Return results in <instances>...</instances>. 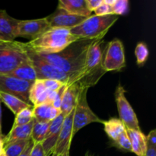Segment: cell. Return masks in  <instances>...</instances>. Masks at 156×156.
<instances>
[{"label":"cell","mask_w":156,"mask_h":156,"mask_svg":"<svg viewBox=\"0 0 156 156\" xmlns=\"http://www.w3.org/2000/svg\"><path fill=\"white\" fill-rule=\"evenodd\" d=\"M95 40H78L57 53L38 55L46 62L65 72L70 77L69 84L74 83L83 72L88 49Z\"/></svg>","instance_id":"1"},{"label":"cell","mask_w":156,"mask_h":156,"mask_svg":"<svg viewBox=\"0 0 156 156\" xmlns=\"http://www.w3.org/2000/svg\"><path fill=\"white\" fill-rule=\"evenodd\" d=\"M78 40L80 38L72 34L70 29L50 27L38 37L25 43V45L37 54L49 55L62 51Z\"/></svg>","instance_id":"2"},{"label":"cell","mask_w":156,"mask_h":156,"mask_svg":"<svg viewBox=\"0 0 156 156\" xmlns=\"http://www.w3.org/2000/svg\"><path fill=\"white\" fill-rule=\"evenodd\" d=\"M107 45L108 43L102 39H97L89 47L83 72L76 82L80 88H89L94 86L107 73L104 68Z\"/></svg>","instance_id":"3"},{"label":"cell","mask_w":156,"mask_h":156,"mask_svg":"<svg viewBox=\"0 0 156 156\" xmlns=\"http://www.w3.org/2000/svg\"><path fill=\"white\" fill-rule=\"evenodd\" d=\"M118 18L119 16L115 15H91L80 24L70 29V31L80 39H102Z\"/></svg>","instance_id":"4"},{"label":"cell","mask_w":156,"mask_h":156,"mask_svg":"<svg viewBox=\"0 0 156 156\" xmlns=\"http://www.w3.org/2000/svg\"><path fill=\"white\" fill-rule=\"evenodd\" d=\"M27 60L29 56L25 43L0 41V75H9Z\"/></svg>","instance_id":"5"},{"label":"cell","mask_w":156,"mask_h":156,"mask_svg":"<svg viewBox=\"0 0 156 156\" xmlns=\"http://www.w3.org/2000/svg\"><path fill=\"white\" fill-rule=\"evenodd\" d=\"M88 88H81L73 115V136H74L81 129L92 123H104L105 120L99 118L90 108L87 101Z\"/></svg>","instance_id":"6"},{"label":"cell","mask_w":156,"mask_h":156,"mask_svg":"<svg viewBox=\"0 0 156 156\" xmlns=\"http://www.w3.org/2000/svg\"><path fill=\"white\" fill-rule=\"evenodd\" d=\"M27 54L37 73V79H54L69 85L70 77L58 67L46 62L38 54L27 48Z\"/></svg>","instance_id":"7"},{"label":"cell","mask_w":156,"mask_h":156,"mask_svg":"<svg viewBox=\"0 0 156 156\" xmlns=\"http://www.w3.org/2000/svg\"><path fill=\"white\" fill-rule=\"evenodd\" d=\"M120 120L126 129L141 131L136 114L126 98V91L120 84L117 85L114 92Z\"/></svg>","instance_id":"8"},{"label":"cell","mask_w":156,"mask_h":156,"mask_svg":"<svg viewBox=\"0 0 156 156\" xmlns=\"http://www.w3.org/2000/svg\"><path fill=\"white\" fill-rule=\"evenodd\" d=\"M32 84L9 75H0V91L15 96L30 105L29 91Z\"/></svg>","instance_id":"9"},{"label":"cell","mask_w":156,"mask_h":156,"mask_svg":"<svg viewBox=\"0 0 156 156\" xmlns=\"http://www.w3.org/2000/svg\"><path fill=\"white\" fill-rule=\"evenodd\" d=\"M126 66L124 47L122 41L114 39L108 43L104 57V68L106 72L120 71Z\"/></svg>","instance_id":"10"},{"label":"cell","mask_w":156,"mask_h":156,"mask_svg":"<svg viewBox=\"0 0 156 156\" xmlns=\"http://www.w3.org/2000/svg\"><path fill=\"white\" fill-rule=\"evenodd\" d=\"M47 18L33 20H20L18 26V37H24L30 41L38 37L50 28Z\"/></svg>","instance_id":"11"},{"label":"cell","mask_w":156,"mask_h":156,"mask_svg":"<svg viewBox=\"0 0 156 156\" xmlns=\"http://www.w3.org/2000/svg\"><path fill=\"white\" fill-rule=\"evenodd\" d=\"M74 110H73L64 118L60 133H59V138L56 142L54 152H53V154H55V155H59L65 153H69L72 140H73V129Z\"/></svg>","instance_id":"12"},{"label":"cell","mask_w":156,"mask_h":156,"mask_svg":"<svg viewBox=\"0 0 156 156\" xmlns=\"http://www.w3.org/2000/svg\"><path fill=\"white\" fill-rule=\"evenodd\" d=\"M46 18L50 27H62V28L71 29L83 22L87 17L71 15L57 7L56 10L53 14Z\"/></svg>","instance_id":"13"},{"label":"cell","mask_w":156,"mask_h":156,"mask_svg":"<svg viewBox=\"0 0 156 156\" xmlns=\"http://www.w3.org/2000/svg\"><path fill=\"white\" fill-rule=\"evenodd\" d=\"M65 117L66 116L62 113H60V114L57 117L50 122L45 138L44 141L41 143L45 156H50L53 154L56 142L59 138L62 122Z\"/></svg>","instance_id":"14"},{"label":"cell","mask_w":156,"mask_h":156,"mask_svg":"<svg viewBox=\"0 0 156 156\" xmlns=\"http://www.w3.org/2000/svg\"><path fill=\"white\" fill-rule=\"evenodd\" d=\"M56 91H49L44 85L42 79H36L30 88L29 100L33 107L44 103L52 105Z\"/></svg>","instance_id":"15"},{"label":"cell","mask_w":156,"mask_h":156,"mask_svg":"<svg viewBox=\"0 0 156 156\" xmlns=\"http://www.w3.org/2000/svg\"><path fill=\"white\" fill-rule=\"evenodd\" d=\"M19 21L11 17L5 10H0V41H13L18 37Z\"/></svg>","instance_id":"16"},{"label":"cell","mask_w":156,"mask_h":156,"mask_svg":"<svg viewBox=\"0 0 156 156\" xmlns=\"http://www.w3.org/2000/svg\"><path fill=\"white\" fill-rule=\"evenodd\" d=\"M80 89L79 85L76 82L66 85L60 106L61 113L65 116L68 115L76 108Z\"/></svg>","instance_id":"17"},{"label":"cell","mask_w":156,"mask_h":156,"mask_svg":"<svg viewBox=\"0 0 156 156\" xmlns=\"http://www.w3.org/2000/svg\"><path fill=\"white\" fill-rule=\"evenodd\" d=\"M34 122L35 120L34 119L32 121H30L27 124L16 126V127H12L10 132L8 133V135L5 136L3 139L4 147L9 144L17 141H20V140H30L32 128H33Z\"/></svg>","instance_id":"18"},{"label":"cell","mask_w":156,"mask_h":156,"mask_svg":"<svg viewBox=\"0 0 156 156\" xmlns=\"http://www.w3.org/2000/svg\"><path fill=\"white\" fill-rule=\"evenodd\" d=\"M58 8L66 11L71 15L82 17L91 16L90 12L86 6L85 0H59Z\"/></svg>","instance_id":"19"},{"label":"cell","mask_w":156,"mask_h":156,"mask_svg":"<svg viewBox=\"0 0 156 156\" xmlns=\"http://www.w3.org/2000/svg\"><path fill=\"white\" fill-rule=\"evenodd\" d=\"M60 110L56 109L52 105L41 104L33 108L34 118L38 122H51L60 114Z\"/></svg>","instance_id":"20"},{"label":"cell","mask_w":156,"mask_h":156,"mask_svg":"<svg viewBox=\"0 0 156 156\" xmlns=\"http://www.w3.org/2000/svg\"><path fill=\"white\" fill-rule=\"evenodd\" d=\"M132 148V152L137 156H144L146 149V136L142 131L126 129Z\"/></svg>","instance_id":"21"},{"label":"cell","mask_w":156,"mask_h":156,"mask_svg":"<svg viewBox=\"0 0 156 156\" xmlns=\"http://www.w3.org/2000/svg\"><path fill=\"white\" fill-rule=\"evenodd\" d=\"M9 75L21 79V80L30 82H34L37 79L36 71H35L33 63L30 61V58H29V60L26 61V62H23L21 65L18 66L16 69H15Z\"/></svg>","instance_id":"22"},{"label":"cell","mask_w":156,"mask_h":156,"mask_svg":"<svg viewBox=\"0 0 156 156\" xmlns=\"http://www.w3.org/2000/svg\"><path fill=\"white\" fill-rule=\"evenodd\" d=\"M103 124L105 126V133L113 142L116 141L120 134L126 130V127L121 120L115 117H112L108 120H106L104 122Z\"/></svg>","instance_id":"23"},{"label":"cell","mask_w":156,"mask_h":156,"mask_svg":"<svg viewBox=\"0 0 156 156\" xmlns=\"http://www.w3.org/2000/svg\"><path fill=\"white\" fill-rule=\"evenodd\" d=\"M0 100H1L2 103H4L15 115L18 114L20 111L25 108L33 107L30 105H27V103L15 96L2 92V91H0Z\"/></svg>","instance_id":"24"},{"label":"cell","mask_w":156,"mask_h":156,"mask_svg":"<svg viewBox=\"0 0 156 156\" xmlns=\"http://www.w3.org/2000/svg\"><path fill=\"white\" fill-rule=\"evenodd\" d=\"M50 123V122L47 123V122H38L35 120L32 128L31 136H30V139L34 144L42 143L44 141L46 134L48 131Z\"/></svg>","instance_id":"25"},{"label":"cell","mask_w":156,"mask_h":156,"mask_svg":"<svg viewBox=\"0 0 156 156\" xmlns=\"http://www.w3.org/2000/svg\"><path fill=\"white\" fill-rule=\"evenodd\" d=\"M30 140H20V141L15 142L5 146L3 149L5 156H19L25 150Z\"/></svg>","instance_id":"26"},{"label":"cell","mask_w":156,"mask_h":156,"mask_svg":"<svg viewBox=\"0 0 156 156\" xmlns=\"http://www.w3.org/2000/svg\"><path fill=\"white\" fill-rule=\"evenodd\" d=\"M33 108L34 107L27 108L16 114L12 127L26 125L32 121L34 119L33 114Z\"/></svg>","instance_id":"27"},{"label":"cell","mask_w":156,"mask_h":156,"mask_svg":"<svg viewBox=\"0 0 156 156\" xmlns=\"http://www.w3.org/2000/svg\"><path fill=\"white\" fill-rule=\"evenodd\" d=\"M149 51L147 45L143 42L137 44L135 49V56L136 58V63L139 66H143L149 57Z\"/></svg>","instance_id":"28"},{"label":"cell","mask_w":156,"mask_h":156,"mask_svg":"<svg viewBox=\"0 0 156 156\" xmlns=\"http://www.w3.org/2000/svg\"><path fill=\"white\" fill-rule=\"evenodd\" d=\"M113 143H114V146L118 149L126 151V152H132L131 143L127 133H126V130H125L123 133L120 134V136L117 139V140L113 142Z\"/></svg>","instance_id":"29"},{"label":"cell","mask_w":156,"mask_h":156,"mask_svg":"<svg viewBox=\"0 0 156 156\" xmlns=\"http://www.w3.org/2000/svg\"><path fill=\"white\" fill-rule=\"evenodd\" d=\"M112 14L119 16L125 15L129 11V1L128 0H116L114 4L111 6Z\"/></svg>","instance_id":"30"},{"label":"cell","mask_w":156,"mask_h":156,"mask_svg":"<svg viewBox=\"0 0 156 156\" xmlns=\"http://www.w3.org/2000/svg\"><path fill=\"white\" fill-rule=\"evenodd\" d=\"M42 81L45 88L51 91H58L62 85H66L65 83H62L59 81L54 80V79H42Z\"/></svg>","instance_id":"31"},{"label":"cell","mask_w":156,"mask_h":156,"mask_svg":"<svg viewBox=\"0 0 156 156\" xmlns=\"http://www.w3.org/2000/svg\"><path fill=\"white\" fill-rule=\"evenodd\" d=\"M94 15H97V16H105V15H113L111 6L105 4V3L104 2V0L103 3H102L100 6H98V7L94 11Z\"/></svg>","instance_id":"32"},{"label":"cell","mask_w":156,"mask_h":156,"mask_svg":"<svg viewBox=\"0 0 156 156\" xmlns=\"http://www.w3.org/2000/svg\"><path fill=\"white\" fill-rule=\"evenodd\" d=\"M66 84L64 85H62L57 91H56V96H55L54 99H53V101L52 103V105L56 109L60 110V106H61V101H62V96H63L64 91H65L66 88Z\"/></svg>","instance_id":"33"},{"label":"cell","mask_w":156,"mask_h":156,"mask_svg":"<svg viewBox=\"0 0 156 156\" xmlns=\"http://www.w3.org/2000/svg\"><path fill=\"white\" fill-rule=\"evenodd\" d=\"M146 146L156 149V129H152L146 136Z\"/></svg>","instance_id":"34"},{"label":"cell","mask_w":156,"mask_h":156,"mask_svg":"<svg viewBox=\"0 0 156 156\" xmlns=\"http://www.w3.org/2000/svg\"><path fill=\"white\" fill-rule=\"evenodd\" d=\"M30 156H45L41 143L34 144L33 148L30 151Z\"/></svg>","instance_id":"35"},{"label":"cell","mask_w":156,"mask_h":156,"mask_svg":"<svg viewBox=\"0 0 156 156\" xmlns=\"http://www.w3.org/2000/svg\"><path fill=\"white\" fill-rule=\"evenodd\" d=\"M85 3L88 10L92 12L103 3V0H85Z\"/></svg>","instance_id":"36"},{"label":"cell","mask_w":156,"mask_h":156,"mask_svg":"<svg viewBox=\"0 0 156 156\" xmlns=\"http://www.w3.org/2000/svg\"><path fill=\"white\" fill-rule=\"evenodd\" d=\"M34 144V142L30 140V143H29L28 146H27V148L25 149V150H24V152H23L19 156H30V151H31L32 148H33Z\"/></svg>","instance_id":"37"},{"label":"cell","mask_w":156,"mask_h":156,"mask_svg":"<svg viewBox=\"0 0 156 156\" xmlns=\"http://www.w3.org/2000/svg\"><path fill=\"white\" fill-rule=\"evenodd\" d=\"M144 156H156V149L155 148L147 147Z\"/></svg>","instance_id":"38"},{"label":"cell","mask_w":156,"mask_h":156,"mask_svg":"<svg viewBox=\"0 0 156 156\" xmlns=\"http://www.w3.org/2000/svg\"><path fill=\"white\" fill-rule=\"evenodd\" d=\"M2 101L0 100V138L4 139L5 136L2 134Z\"/></svg>","instance_id":"39"},{"label":"cell","mask_w":156,"mask_h":156,"mask_svg":"<svg viewBox=\"0 0 156 156\" xmlns=\"http://www.w3.org/2000/svg\"><path fill=\"white\" fill-rule=\"evenodd\" d=\"M116 0H104V2L105 3V4L108 5L110 6H112L114 4V2H115Z\"/></svg>","instance_id":"40"},{"label":"cell","mask_w":156,"mask_h":156,"mask_svg":"<svg viewBox=\"0 0 156 156\" xmlns=\"http://www.w3.org/2000/svg\"><path fill=\"white\" fill-rule=\"evenodd\" d=\"M3 149H4V144H3V139L0 138V155L2 154Z\"/></svg>","instance_id":"41"},{"label":"cell","mask_w":156,"mask_h":156,"mask_svg":"<svg viewBox=\"0 0 156 156\" xmlns=\"http://www.w3.org/2000/svg\"><path fill=\"white\" fill-rule=\"evenodd\" d=\"M85 156H93V155H91L89 152H87L86 154H85Z\"/></svg>","instance_id":"42"},{"label":"cell","mask_w":156,"mask_h":156,"mask_svg":"<svg viewBox=\"0 0 156 156\" xmlns=\"http://www.w3.org/2000/svg\"><path fill=\"white\" fill-rule=\"evenodd\" d=\"M0 156H5V154H4V152H2V155H0Z\"/></svg>","instance_id":"43"},{"label":"cell","mask_w":156,"mask_h":156,"mask_svg":"<svg viewBox=\"0 0 156 156\" xmlns=\"http://www.w3.org/2000/svg\"><path fill=\"white\" fill-rule=\"evenodd\" d=\"M52 156H57V155H55V154H53V155H52Z\"/></svg>","instance_id":"44"}]
</instances>
